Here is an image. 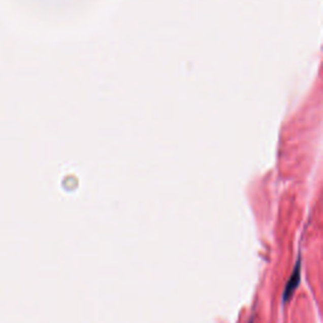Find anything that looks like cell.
I'll return each instance as SVG.
<instances>
[{
    "label": "cell",
    "instance_id": "obj_1",
    "mask_svg": "<svg viewBox=\"0 0 323 323\" xmlns=\"http://www.w3.org/2000/svg\"><path fill=\"white\" fill-rule=\"evenodd\" d=\"M299 269H301V260H298L296 264V269H294L293 274L290 275L289 278L288 283H286L285 289H284V293H283V302L286 303L289 301V298L292 297V293L296 290V288L298 286L299 280H301V273H299Z\"/></svg>",
    "mask_w": 323,
    "mask_h": 323
},
{
    "label": "cell",
    "instance_id": "obj_2",
    "mask_svg": "<svg viewBox=\"0 0 323 323\" xmlns=\"http://www.w3.org/2000/svg\"><path fill=\"white\" fill-rule=\"evenodd\" d=\"M250 323H254V322H250Z\"/></svg>",
    "mask_w": 323,
    "mask_h": 323
}]
</instances>
